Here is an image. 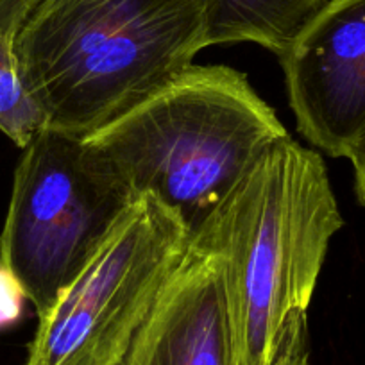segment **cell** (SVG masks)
<instances>
[{
  "instance_id": "cell-1",
  "label": "cell",
  "mask_w": 365,
  "mask_h": 365,
  "mask_svg": "<svg viewBox=\"0 0 365 365\" xmlns=\"http://www.w3.org/2000/svg\"><path fill=\"white\" fill-rule=\"evenodd\" d=\"M342 224L322 156L285 136L192 233L219 263L233 365H270Z\"/></svg>"
},
{
  "instance_id": "cell-2",
  "label": "cell",
  "mask_w": 365,
  "mask_h": 365,
  "mask_svg": "<svg viewBox=\"0 0 365 365\" xmlns=\"http://www.w3.org/2000/svg\"><path fill=\"white\" fill-rule=\"evenodd\" d=\"M13 45L48 128L84 138L194 66L206 0H43Z\"/></svg>"
},
{
  "instance_id": "cell-3",
  "label": "cell",
  "mask_w": 365,
  "mask_h": 365,
  "mask_svg": "<svg viewBox=\"0 0 365 365\" xmlns=\"http://www.w3.org/2000/svg\"><path fill=\"white\" fill-rule=\"evenodd\" d=\"M285 136L245 73L194 65L83 140L133 197L158 199L194 233L256 158Z\"/></svg>"
},
{
  "instance_id": "cell-4",
  "label": "cell",
  "mask_w": 365,
  "mask_h": 365,
  "mask_svg": "<svg viewBox=\"0 0 365 365\" xmlns=\"http://www.w3.org/2000/svg\"><path fill=\"white\" fill-rule=\"evenodd\" d=\"M22 150L0 233V263L20 279L41 317L135 197L79 136L45 128Z\"/></svg>"
},
{
  "instance_id": "cell-5",
  "label": "cell",
  "mask_w": 365,
  "mask_h": 365,
  "mask_svg": "<svg viewBox=\"0 0 365 365\" xmlns=\"http://www.w3.org/2000/svg\"><path fill=\"white\" fill-rule=\"evenodd\" d=\"M190 230L150 195H138L56 303L38 317L26 365H120Z\"/></svg>"
},
{
  "instance_id": "cell-6",
  "label": "cell",
  "mask_w": 365,
  "mask_h": 365,
  "mask_svg": "<svg viewBox=\"0 0 365 365\" xmlns=\"http://www.w3.org/2000/svg\"><path fill=\"white\" fill-rule=\"evenodd\" d=\"M278 58L301 135L346 158L365 131V0H329Z\"/></svg>"
},
{
  "instance_id": "cell-7",
  "label": "cell",
  "mask_w": 365,
  "mask_h": 365,
  "mask_svg": "<svg viewBox=\"0 0 365 365\" xmlns=\"http://www.w3.org/2000/svg\"><path fill=\"white\" fill-rule=\"evenodd\" d=\"M120 365H233L217 258L190 238Z\"/></svg>"
},
{
  "instance_id": "cell-8",
  "label": "cell",
  "mask_w": 365,
  "mask_h": 365,
  "mask_svg": "<svg viewBox=\"0 0 365 365\" xmlns=\"http://www.w3.org/2000/svg\"><path fill=\"white\" fill-rule=\"evenodd\" d=\"M329 0H206V43H256L282 56Z\"/></svg>"
},
{
  "instance_id": "cell-9",
  "label": "cell",
  "mask_w": 365,
  "mask_h": 365,
  "mask_svg": "<svg viewBox=\"0 0 365 365\" xmlns=\"http://www.w3.org/2000/svg\"><path fill=\"white\" fill-rule=\"evenodd\" d=\"M45 128L47 115L20 73L13 40L0 36V133L24 149Z\"/></svg>"
},
{
  "instance_id": "cell-10",
  "label": "cell",
  "mask_w": 365,
  "mask_h": 365,
  "mask_svg": "<svg viewBox=\"0 0 365 365\" xmlns=\"http://www.w3.org/2000/svg\"><path fill=\"white\" fill-rule=\"evenodd\" d=\"M270 365H312L308 314H297L290 319Z\"/></svg>"
},
{
  "instance_id": "cell-11",
  "label": "cell",
  "mask_w": 365,
  "mask_h": 365,
  "mask_svg": "<svg viewBox=\"0 0 365 365\" xmlns=\"http://www.w3.org/2000/svg\"><path fill=\"white\" fill-rule=\"evenodd\" d=\"M27 294L22 283L6 265L0 263V329H8L22 319Z\"/></svg>"
},
{
  "instance_id": "cell-12",
  "label": "cell",
  "mask_w": 365,
  "mask_h": 365,
  "mask_svg": "<svg viewBox=\"0 0 365 365\" xmlns=\"http://www.w3.org/2000/svg\"><path fill=\"white\" fill-rule=\"evenodd\" d=\"M43 0H0V36L15 41L31 15Z\"/></svg>"
},
{
  "instance_id": "cell-13",
  "label": "cell",
  "mask_w": 365,
  "mask_h": 365,
  "mask_svg": "<svg viewBox=\"0 0 365 365\" xmlns=\"http://www.w3.org/2000/svg\"><path fill=\"white\" fill-rule=\"evenodd\" d=\"M347 160L353 165L354 174V190L360 205L365 206V131L358 136L356 142L351 145L346 154Z\"/></svg>"
}]
</instances>
